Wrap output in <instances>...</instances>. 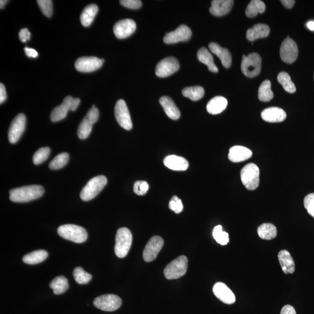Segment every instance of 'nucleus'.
<instances>
[{
    "label": "nucleus",
    "mask_w": 314,
    "mask_h": 314,
    "mask_svg": "<svg viewBox=\"0 0 314 314\" xmlns=\"http://www.w3.org/2000/svg\"><path fill=\"white\" fill-rule=\"evenodd\" d=\"M44 193V189L42 186H26L11 190L10 199L16 203H26L39 199Z\"/></svg>",
    "instance_id": "obj_1"
},
{
    "label": "nucleus",
    "mask_w": 314,
    "mask_h": 314,
    "mask_svg": "<svg viewBox=\"0 0 314 314\" xmlns=\"http://www.w3.org/2000/svg\"><path fill=\"white\" fill-rule=\"evenodd\" d=\"M58 234L63 239L76 244H82L87 241L88 233L83 227L66 224L58 228Z\"/></svg>",
    "instance_id": "obj_2"
},
{
    "label": "nucleus",
    "mask_w": 314,
    "mask_h": 314,
    "mask_svg": "<svg viewBox=\"0 0 314 314\" xmlns=\"http://www.w3.org/2000/svg\"><path fill=\"white\" fill-rule=\"evenodd\" d=\"M132 244V234L128 228L122 227L117 231L115 238V253L119 258L125 257Z\"/></svg>",
    "instance_id": "obj_3"
},
{
    "label": "nucleus",
    "mask_w": 314,
    "mask_h": 314,
    "mask_svg": "<svg viewBox=\"0 0 314 314\" xmlns=\"http://www.w3.org/2000/svg\"><path fill=\"white\" fill-rule=\"evenodd\" d=\"M107 183V179L103 175L97 176L90 180L82 190L81 199L85 201L91 200L102 191Z\"/></svg>",
    "instance_id": "obj_4"
},
{
    "label": "nucleus",
    "mask_w": 314,
    "mask_h": 314,
    "mask_svg": "<svg viewBox=\"0 0 314 314\" xmlns=\"http://www.w3.org/2000/svg\"><path fill=\"white\" fill-rule=\"evenodd\" d=\"M241 181L247 189L254 190L259 187L260 183V170L256 164H247L241 173Z\"/></svg>",
    "instance_id": "obj_5"
},
{
    "label": "nucleus",
    "mask_w": 314,
    "mask_h": 314,
    "mask_svg": "<svg viewBox=\"0 0 314 314\" xmlns=\"http://www.w3.org/2000/svg\"><path fill=\"white\" fill-rule=\"evenodd\" d=\"M262 59L259 54L254 52L248 56H243L241 70L243 73L248 77H256L260 73Z\"/></svg>",
    "instance_id": "obj_6"
},
{
    "label": "nucleus",
    "mask_w": 314,
    "mask_h": 314,
    "mask_svg": "<svg viewBox=\"0 0 314 314\" xmlns=\"http://www.w3.org/2000/svg\"><path fill=\"white\" fill-rule=\"evenodd\" d=\"M80 103V99H74L70 96L66 97L63 100V103L52 111L50 115L51 121L56 122L62 120L66 117L69 110L75 111Z\"/></svg>",
    "instance_id": "obj_7"
},
{
    "label": "nucleus",
    "mask_w": 314,
    "mask_h": 314,
    "mask_svg": "<svg viewBox=\"0 0 314 314\" xmlns=\"http://www.w3.org/2000/svg\"><path fill=\"white\" fill-rule=\"evenodd\" d=\"M188 267V260L181 256L171 262L164 270V275L167 279H178L185 275Z\"/></svg>",
    "instance_id": "obj_8"
},
{
    "label": "nucleus",
    "mask_w": 314,
    "mask_h": 314,
    "mask_svg": "<svg viewBox=\"0 0 314 314\" xmlns=\"http://www.w3.org/2000/svg\"><path fill=\"white\" fill-rule=\"evenodd\" d=\"M99 118V111L95 106L91 108L81 123L77 130V136L81 139H86L89 137L94 125Z\"/></svg>",
    "instance_id": "obj_9"
},
{
    "label": "nucleus",
    "mask_w": 314,
    "mask_h": 314,
    "mask_svg": "<svg viewBox=\"0 0 314 314\" xmlns=\"http://www.w3.org/2000/svg\"><path fill=\"white\" fill-rule=\"evenodd\" d=\"M93 304L103 311H114L121 307L122 300L117 295L105 294L96 298Z\"/></svg>",
    "instance_id": "obj_10"
},
{
    "label": "nucleus",
    "mask_w": 314,
    "mask_h": 314,
    "mask_svg": "<svg viewBox=\"0 0 314 314\" xmlns=\"http://www.w3.org/2000/svg\"><path fill=\"white\" fill-rule=\"evenodd\" d=\"M115 116L118 124L127 130L132 129V120L127 105L123 100H119L115 107Z\"/></svg>",
    "instance_id": "obj_11"
},
{
    "label": "nucleus",
    "mask_w": 314,
    "mask_h": 314,
    "mask_svg": "<svg viewBox=\"0 0 314 314\" xmlns=\"http://www.w3.org/2000/svg\"><path fill=\"white\" fill-rule=\"evenodd\" d=\"M298 55L297 45L289 36L283 40L280 49L282 60L287 63H292L296 61Z\"/></svg>",
    "instance_id": "obj_12"
},
{
    "label": "nucleus",
    "mask_w": 314,
    "mask_h": 314,
    "mask_svg": "<svg viewBox=\"0 0 314 314\" xmlns=\"http://www.w3.org/2000/svg\"><path fill=\"white\" fill-rule=\"evenodd\" d=\"M180 68L179 61L174 57L164 58L157 64L156 75L160 77H166L172 75Z\"/></svg>",
    "instance_id": "obj_13"
},
{
    "label": "nucleus",
    "mask_w": 314,
    "mask_h": 314,
    "mask_svg": "<svg viewBox=\"0 0 314 314\" xmlns=\"http://www.w3.org/2000/svg\"><path fill=\"white\" fill-rule=\"evenodd\" d=\"M26 121L25 115L20 114L11 122L9 130V140L11 143H16L20 140L25 129Z\"/></svg>",
    "instance_id": "obj_14"
},
{
    "label": "nucleus",
    "mask_w": 314,
    "mask_h": 314,
    "mask_svg": "<svg viewBox=\"0 0 314 314\" xmlns=\"http://www.w3.org/2000/svg\"><path fill=\"white\" fill-rule=\"evenodd\" d=\"M192 32L188 26L182 25L173 32L167 33L164 37V43L171 44L187 42L191 38Z\"/></svg>",
    "instance_id": "obj_15"
},
{
    "label": "nucleus",
    "mask_w": 314,
    "mask_h": 314,
    "mask_svg": "<svg viewBox=\"0 0 314 314\" xmlns=\"http://www.w3.org/2000/svg\"><path fill=\"white\" fill-rule=\"evenodd\" d=\"M102 59L95 57H84L78 58L75 62V68L81 72H92L103 65Z\"/></svg>",
    "instance_id": "obj_16"
},
{
    "label": "nucleus",
    "mask_w": 314,
    "mask_h": 314,
    "mask_svg": "<svg viewBox=\"0 0 314 314\" xmlns=\"http://www.w3.org/2000/svg\"><path fill=\"white\" fill-rule=\"evenodd\" d=\"M164 246V240L160 237H153L148 241L145 247L143 252V258L145 262H151L154 260Z\"/></svg>",
    "instance_id": "obj_17"
},
{
    "label": "nucleus",
    "mask_w": 314,
    "mask_h": 314,
    "mask_svg": "<svg viewBox=\"0 0 314 314\" xmlns=\"http://www.w3.org/2000/svg\"><path fill=\"white\" fill-rule=\"evenodd\" d=\"M136 24L130 19L119 21L114 26V33L119 39H126L135 32Z\"/></svg>",
    "instance_id": "obj_18"
},
{
    "label": "nucleus",
    "mask_w": 314,
    "mask_h": 314,
    "mask_svg": "<svg viewBox=\"0 0 314 314\" xmlns=\"http://www.w3.org/2000/svg\"><path fill=\"white\" fill-rule=\"evenodd\" d=\"M213 293L220 301L226 304H232L236 301V297L233 291L225 283L218 282L213 287Z\"/></svg>",
    "instance_id": "obj_19"
},
{
    "label": "nucleus",
    "mask_w": 314,
    "mask_h": 314,
    "mask_svg": "<svg viewBox=\"0 0 314 314\" xmlns=\"http://www.w3.org/2000/svg\"><path fill=\"white\" fill-rule=\"evenodd\" d=\"M233 3L232 0H214L211 2L209 12L216 17L225 16L232 9Z\"/></svg>",
    "instance_id": "obj_20"
},
{
    "label": "nucleus",
    "mask_w": 314,
    "mask_h": 314,
    "mask_svg": "<svg viewBox=\"0 0 314 314\" xmlns=\"http://www.w3.org/2000/svg\"><path fill=\"white\" fill-rule=\"evenodd\" d=\"M263 120L270 123L281 122L286 118L285 111L279 107H270L264 110L261 113Z\"/></svg>",
    "instance_id": "obj_21"
},
{
    "label": "nucleus",
    "mask_w": 314,
    "mask_h": 314,
    "mask_svg": "<svg viewBox=\"0 0 314 314\" xmlns=\"http://www.w3.org/2000/svg\"><path fill=\"white\" fill-rule=\"evenodd\" d=\"M252 155V151L248 148L235 145L230 148L228 158L231 162L241 163L251 158Z\"/></svg>",
    "instance_id": "obj_22"
},
{
    "label": "nucleus",
    "mask_w": 314,
    "mask_h": 314,
    "mask_svg": "<svg viewBox=\"0 0 314 314\" xmlns=\"http://www.w3.org/2000/svg\"><path fill=\"white\" fill-rule=\"evenodd\" d=\"M209 48L213 54H215L220 59L222 65L225 68H230L231 65V56L230 52L227 48L220 47L216 43H209Z\"/></svg>",
    "instance_id": "obj_23"
},
{
    "label": "nucleus",
    "mask_w": 314,
    "mask_h": 314,
    "mask_svg": "<svg viewBox=\"0 0 314 314\" xmlns=\"http://www.w3.org/2000/svg\"><path fill=\"white\" fill-rule=\"evenodd\" d=\"M164 164L169 169L174 171H186L189 167V163L182 156L175 155H168L164 160Z\"/></svg>",
    "instance_id": "obj_24"
},
{
    "label": "nucleus",
    "mask_w": 314,
    "mask_h": 314,
    "mask_svg": "<svg viewBox=\"0 0 314 314\" xmlns=\"http://www.w3.org/2000/svg\"><path fill=\"white\" fill-rule=\"evenodd\" d=\"M164 111L170 118L177 120L181 117V112L176 106L174 101L168 96H163L160 99Z\"/></svg>",
    "instance_id": "obj_25"
},
{
    "label": "nucleus",
    "mask_w": 314,
    "mask_h": 314,
    "mask_svg": "<svg viewBox=\"0 0 314 314\" xmlns=\"http://www.w3.org/2000/svg\"><path fill=\"white\" fill-rule=\"evenodd\" d=\"M270 33V28L267 25L257 24L253 28L248 29L246 33V37L250 42H253L258 39L268 37Z\"/></svg>",
    "instance_id": "obj_26"
},
{
    "label": "nucleus",
    "mask_w": 314,
    "mask_h": 314,
    "mask_svg": "<svg viewBox=\"0 0 314 314\" xmlns=\"http://www.w3.org/2000/svg\"><path fill=\"white\" fill-rule=\"evenodd\" d=\"M278 259L282 271L285 274H291L294 273V261L289 252L285 250H281L278 254Z\"/></svg>",
    "instance_id": "obj_27"
},
{
    "label": "nucleus",
    "mask_w": 314,
    "mask_h": 314,
    "mask_svg": "<svg viewBox=\"0 0 314 314\" xmlns=\"http://www.w3.org/2000/svg\"><path fill=\"white\" fill-rule=\"evenodd\" d=\"M227 106V100L222 96L215 97L208 103L207 110L208 113L216 115L221 113L226 109Z\"/></svg>",
    "instance_id": "obj_28"
},
{
    "label": "nucleus",
    "mask_w": 314,
    "mask_h": 314,
    "mask_svg": "<svg viewBox=\"0 0 314 314\" xmlns=\"http://www.w3.org/2000/svg\"><path fill=\"white\" fill-rule=\"evenodd\" d=\"M197 58L199 61L206 65L208 70L211 72L214 73L218 72L217 66L214 63V58L206 48L202 47L198 51Z\"/></svg>",
    "instance_id": "obj_29"
},
{
    "label": "nucleus",
    "mask_w": 314,
    "mask_h": 314,
    "mask_svg": "<svg viewBox=\"0 0 314 314\" xmlns=\"http://www.w3.org/2000/svg\"><path fill=\"white\" fill-rule=\"evenodd\" d=\"M98 7L94 4L86 7L81 15V22L82 25L85 27H88L91 25L98 13Z\"/></svg>",
    "instance_id": "obj_30"
},
{
    "label": "nucleus",
    "mask_w": 314,
    "mask_h": 314,
    "mask_svg": "<svg viewBox=\"0 0 314 314\" xmlns=\"http://www.w3.org/2000/svg\"><path fill=\"white\" fill-rule=\"evenodd\" d=\"M48 254L46 250H36L26 254L22 259L24 263L26 264L35 265L42 263L48 257Z\"/></svg>",
    "instance_id": "obj_31"
},
{
    "label": "nucleus",
    "mask_w": 314,
    "mask_h": 314,
    "mask_svg": "<svg viewBox=\"0 0 314 314\" xmlns=\"http://www.w3.org/2000/svg\"><path fill=\"white\" fill-rule=\"evenodd\" d=\"M257 233L264 240H272L277 236V229L272 223H263L258 228Z\"/></svg>",
    "instance_id": "obj_32"
},
{
    "label": "nucleus",
    "mask_w": 314,
    "mask_h": 314,
    "mask_svg": "<svg viewBox=\"0 0 314 314\" xmlns=\"http://www.w3.org/2000/svg\"><path fill=\"white\" fill-rule=\"evenodd\" d=\"M50 287L54 293L59 295L65 293L68 289V280L64 276H60L54 278L50 283Z\"/></svg>",
    "instance_id": "obj_33"
},
{
    "label": "nucleus",
    "mask_w": 314,
    "mask_h": 314,
    "mask_svg": "<svg viewBox=\"0 0 314 314\" xmlns=\"http://www.w3.org/2000/svg\"><path fill=\"white\" fill-rule=\"evenodd\" d=\"M266 7L263 2L260 0H253L249 4L246 10V15L249 18H254L258 14H263L265 12Z\"/></svg>",
    "instance_id": "obj_34"
},
{
    "label": "nucleus",
    "mask_w": 314,
    "mask_h": 314,
    "mask_svg": "<svg viewBox=\"0 0 314 314\" xmlns=\"http://www.w3.org/2000/svg\"><path fill=\"white\" fill-rule=\"evenodd\" d=\"M274 97L270 81L265 80L260 85L259 89V99L261 102H270Z\"/></svg>",
    "instance_id": "obj_35"
},
{
    "label": "nucleus",
    "mask_w": 314,
    "mask_h": 314,
    "mask_svg": "<svg viewBox=\"0 0 314 314\" xmlns=\"http://www.w3.org/2000/svg\"><path fill=\"white\" fill-rule=\"evenodd\" d=\"M205 94L204 89L201 87H193L186 88L182 91V95L188 97L192 101H198L202 98Z\"/></svg>",
    "instance_id": "obj_36"
},
{
    "label": "nucleus",
    "mask_w": 314,
    "mask_h": 314,
    "mask_svg": "<svg viewBox=\"0 0 314 314\" xmlns=\"http://www.w3.org/2000/svg\"><path fill=\"white\" fill-rule=\"evenodd\" d=\"M278 81L283 89L288 93H294L296 91V87L291 80L289 74L285 72H280L278 76Z\"/></svg>",
    "instance_id": "obj_37"
},
{
    "label": "nucleus",
    "mask_w": 314,
    "mask_h": 314,
    "mask_svg": "<svg viewBox=\"0 0 314 314\" xmlns=\"http://www.w3.org/2000/svg\"><path fill=\"white\" fill-rule=\"evenodd\" d=\"M69 161V154L66 152H62L56 156L49 164V168L51 170H57L65 167Z\"/></svg>",
    "instance_id": "obj_38"
},
{
    "label": "nucleus",
    "mask_w": 314,
    "mask_h": 314,
    "mask_svg": "<svg viewBox=\"0 0 314 314\" xmlns=\"http://www.w3.org/2000/svg\"><path fill=\"white\" fill-rule=\"evenodd\" d=\"M73 275L75 281L80 285H85L91 281L92 279V276L81 267L74 269Z\"/></svg>",
    "instance_id": "obj_39"
},
{
    "label": "nucleus",
    "mask_w": 314,
    "mask_h": 314,
    "mask_svg": "<svg viewBox=\"0 0 314 314\" xmlns=\"http://www.w3.org/2000/svg\"><path fill=\"white\" fill-rule=\"evenodd\" d=\"M213 237L218 244L225 246L229 243V234L222 230L221 225H218L214 227L212 232Z\"/></svg>",
    "instance_id": "obj_40"
},
{
    "label": "nucleus",
    "mask_w": 314,
    "mask_h": 314,
    "mask_svg": "<svg viewBox=\"0 0 314 314\" xmlns=\"http://www.w3.org/2000/svg\"><path fill=\"white\" fill-rule=\"evenodd\" d=\"M50 154V148L48 147H42L38 149L33 156V162L35 165L38 166L47 160Z\"/></svg>",
    "instance_id": "obj_41"
},
{
    "label": "nucleus",
    "mask_w": 314,
    "mask_h": 314,
    "mask_svg": "<svg viewBox=\"0 0 314 314\" xmlns=\"http://www.w3.org/2000/svg\"><path fill=\"white\" fill-rule=\"evenodd\" d=\"M42 12L48 18L51 17L53 12V5L51 0H38L37 1Z\"/></svg>",
    "instance_id": "obj_42"
},
{
    "label": "nucleus",
    "mask_w": 314,
    "mask_h": 314,
    "mask_svg": "<svg viewBox=\"0 0 314 314\" xmlns=\"http://www.w3.org/2000/svg\"><path fill=\"white\" fill-rule=\"evenodd\" d=\"M148 189L149 185L147 182L140 181L134 183L133 191L137 195H144L148 192Z\"/></svg>",
    "instance_id": "obj_43"
},
{
    "label": "nucleus",
    "mask_w": 314,
    "mask_h": 314,
    "mask_svg": "<svg viewBox=\"0 0 314 314\" xmlns=\"http://www.w3.org/2000/svg\"><path fill=\"white\" fill-rule=\"evenodd\" d=\"M304 205L308 214L314 218V193H310L304 198Z\"/></svg>",
    "instance_id": "obj_44"
},
{
    "label": "nucleus",
    "mask_w": 314,
    "mask_h": 314,
    "mask_svg": "<svg viewBox=\"0 0 314 314\" xmlns=\"http://www.w3.org/2000/svg\"><path fill=\"white\" fill-rule=\"evenodd\" d=\"M169 207L177 214L181 213L183 209L182 202L177 196H174L170 201Z\"/></svg>",
    "instance_id": "obj_45"
},
{
    "label": "nucleus",
    "mask_w": 314,
    "mask_h": 314,
    "mask_svg": "<svg viewBox=\"0 0 314 314\" xmlns=\"http://www.w3.org/2000/svg\"><path fill=\"white\" fill-rule=\"evenodd\" d=\"M120 3L126 8L132 10L139 9L142 6V3L140 0H121Z\"/></svg>",
    "instance_id": "obj_46"
},
{
    "label": "nucleus",
    "mask_w": 314,
    "mask_h": 314,
    "mask_svg": "<svg viewBox=\"0 0 314 314\" xmlns=\"http://www.w3.org/2000/svg\"><path fill=\"white\" fill-rule=\"evenodd\" d=\"M31 33L29 31L27 28H24L21 30L19 33V37L22 42L26 43L27 41L31 39Z\"/></svg>",
    "instance_id": "obj_47"
},
{
    "label": "nucleus",
    "mask_w": 314,
    "mask_h": 314,
    "mask_svg": "<svg viewBox=\"0 0 314 314\" xmlns=\"http://www.w3.org/2000/svg\"><path fill=\"white\" fill-rule=\"evenodd\" d=\"M25 54L30 58H36L38 57V52L33 48H28L27 47L24 48Z\"/></svg>",
    "instance_id": "obj_48"
},
{
    "label": "nucleus",
    "mask_w": 314,
    "mask_h": 314,
    "mask_svg": "<svg viewBox=\"0 0 314 314\" xmlns=\"http://www.w3.org/2000/svg\"><path fill=\"white\" fill-rule=\"evenodd\" d=\"M280 314H296V312L293 306L286 305L283 306Z\"/></svg>",
    "instance_id": "obj_49"
},
{
    "label": "nucleus",
    "mask_w": 314,
    "mask_h": 314,
    "mask_svg": "<svg viewBox=\"0 0 314 314\" xmlns=\"http://www.w3.org/2000/svg\"><path fill=\"white\" fill-rule=\"evenodd\" d=\"M6 89L3 84H0V103L3 104L7 99Z\"/></svg>",
    "instance_id": "obj_50"
},
{
    "label": "nucleus",
    "mask_w": 314,
    "mask_h": 314,
    "mask_svg": "<svg viewBox=\"0 0 314 314\" xmlns=\"http://www.w3.org/2000/svg\"><path fill=\"white\" fill-rule=\"evenodd\" d=\"M282 3V5L287 9H290L293 7L295 1L294 0H282L280 1Z\"/></svg>",
    "instance_id": "obj_51"
},
{
    "label": "nucleus",
    "mask_w": 314,
    "mask_h": 314,
    "mask_svg": "<svg viewBox=\"0 0 314 314\" xmlns=\"http://www.w3.org/2000/svg\"><path fill=\"white\" fill-rule=\"evenodd\" d=\"M306 26L310 30V31H314V22L313 21H309L308 22L307 24H306Z\"/></svg>",
    "instance_id": "obj_52"
},
{
    "label": "nucleus",
    "mask_w": 314,
    "mask_h": 314,
    "mask_svg": "<svg viewBox=\"0 0 314 314\" xmlns=\"http://www.w3.org/2000/svg\"><path fill=\"white\" fill-rule=\"evenodd\" d=\"M7 2H8V1H6V0H1V1H0V7H1V9L5 8V6Z\"/></svg>",
    "instance_id": "obj_53"
},
{
    "label": "nucleus",
    "mask_w": 314,
    "mask_h": 314,
    "mask_svg": "<svg viewBox=\"0 0 314 314\" xmlns=\"http://www.w3.org/2000/svg\"><path fill=\"white\" fill-rule=\"evenodd\" d=\"M102 62H103V63H104V62L105 61V60H104V59H102Z\"/></svg>",
    "instance_id": "obj_54"
}]
</instances>
